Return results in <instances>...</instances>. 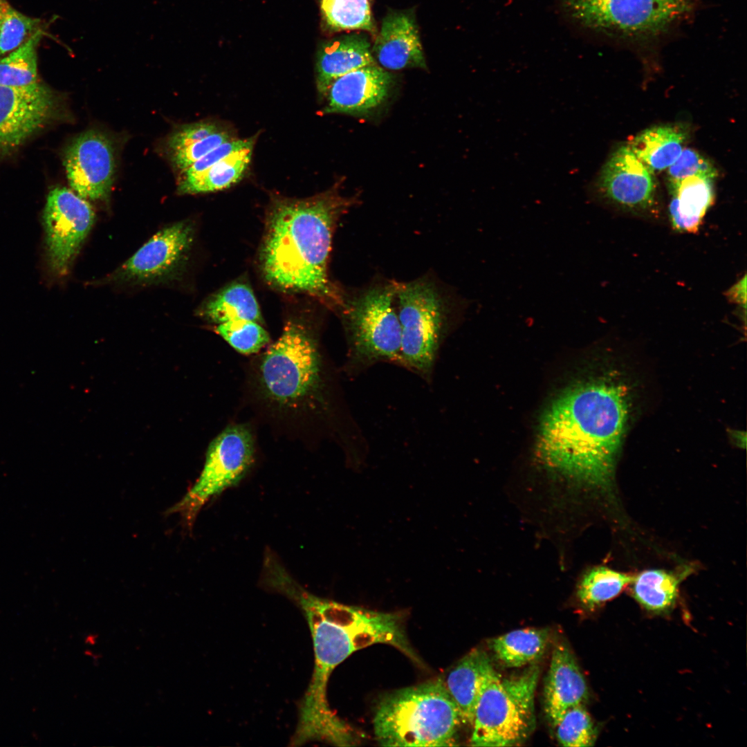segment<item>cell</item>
<instances>
[{"instance_id":"cell-15","label":"cell","mask_w":747,"mask_h":747,"mask_svg":"<svg viewBox=\"0 0 747 747\" xmlns=\"http://www.w3.org/2000/svg\"><path fill=\"white\" fill-rule=\"evenodd\" d=\"M595 194L625 211L647 213L654 205L656 187L652 174L628 146L616 150L595 183Z\"/></svg>"},{"instance_id":"cell-17","label":"cell","mask_w":747,"mask_h":747,"mask_svg":"<svg viewBox=\"0 0 747 747\" xmlns=\"http://www.w3.org/2000/svg\"><path fill=\"white\" fill-rule=\"evenodd\" d=\"M371 51L385 69L427 68L418 27L409 12H392L383 19Z\"/></svg>"},{"instance_id":"cell-18","label":"cell","mask_w":747,"mask_h":747,"mask_svg":"<svg viewBox=\"0 0 747 747\" xmlns=\"http://www.w3.org/2000/svg\"><path fill=\"white\" fill-rule=\"evenodd\" d=\"M544 710L554 726L569 708L584 705L588 686L572 652L564 643L554 647L544 690Z\"/></svg>"},{"instance_id":"cell-12","label":"cell","mask_w":747,"mask_h":747,"mask_svg":"<svg viewBox=\"0 0 747 747\" xmlns=\"http://www.w3.org/2000/svg\"><path fill=\"white\" fill-rule=\"evenodd\" d=\"M94 221L91 205L73 190L55 187L49 192L44 223L48 261L56 274L68 273Z\"/></svg>"},{"instance_id":"cell-35","label":"cell","mask_w":747,"mask_h":747,"mask_svg":"<svg viewBox=\"0 0 747 747\" xmlns=\"http://www.w3.org/2000/svg\"><path fill=\"white\" fill-rule=\"evenodd\" d=\"M254 144L255 139L253 138L248 139L233 138L229 141H227L221 144L219 147L214 148L208 154L193 163L187 169L183 171L181 178H188L194 177L201 174V172H203L214 164L216 163L219 160L237 151H241L248 147H253Z\"/></svg>"},{"instance_id":"cell-27","label":"cell","mask_w":747,"mask_h":747,"mask_svg":"<svg viewBox=\"0 0 747 747\" xmlns=\"http://www.w3.org/2000/svg\"><path fill=\"white\" fill-rule=\"evenodd\" d=\"M631 575L605 566H595L580 575L575 595L579 603L592 610L616 597L633 581Z\"/></svg>"},{"instance_id":"cell-30","label":"cell","mask_w":747,"mask_h":747,"mask_svg":"<svg viewBox=\"0 0 747 747\" xmlns=\"http://www.w3.org/2000/svg\"><path fill=\"white\" fill-rule=\"evenodd\" d=\"M560 745L586 747L594 744L597 729L584 705L568 709L554 725Z\"/></svg>"},{"instance_id":"cell-26","label":"cell","mask_w":747,"mask_h":747,"mask_svg":"<svg viewBox=\"0 0 747 747\" xmlns=\"http://www.w3.org/2000/svg\"><path fill=\"white\" fill-rule=\"evenodd\" d=\"M681 576L662 569H648L634 577L632 594L645 609L662 613L671 609L678 597Z\"/></svg>"},{"instance_id":"cell-36","label":"cell","mask_w":747,"mask_h":747,"mask_svg":"<svg viewBox=\"0 0 747 747\" xmlns=\"http://www.w3.org/2000/svg\"><path fill=\"white\" fill-rule=\"evenodd\" d=\"M215 123L199 122L186 124L175 131L167 141L169 154L182 149L219 130Z\"/></svg>"},{"instance_id":"cell-3","label":"cell","mask_w":747,"mask_h":747,"mask_svg":"<svg viewBox=\"0 0 747 747\" xmlns=\"http://www.w3.org/2000/svg\"><path fill=\"white\" fill-rule=\"evenodd\" d=\"M355 202L336 189L306 199H276L268 213L259 255L267 283L340 305L342 297L329 280V261L338 221Z\"/></svg>"},{"instance_id":"cell-32","label":"cell","mask_w":747,"mask_h":747,"mask_svg":"<svg viewBox=\"0 0 747 747\" xmlns=\"http://www.w3.org/2000/svg\"><path fill=\"white\" fill-rule=\"evenodd\" d=\"M215 331L234 349L242 354H254L270 342L268 331L261 324L248 320L215 325Z\"/></svg>"},{"instance_id":"cell-24","label":"cell","mask_w":747,"mask_h":747,"mask_svg":"<svg viewBox=\"0 0 747 747\" xmlns=\"http://www.w3.org/2000/svg\"><path fill=\"white\" fill-rule=\"evenodd\" d=\"M548 638L547 628L519 629L492 638L490 646L505 666L521 667L542 656Z\"/></svg>"},{"instance_id":"cell-13","label":"cell","mask_w":747,"mask_h":747,"mask_svg":"<svg viewBox=\"0 0 747 747\" xmlns=\"http://www.w3.org/2000/svg\"><path fill=\"white\" fill-rule=\"evenodd\" d=\"M55 93L37 82L25 86L0 85V156L11 154L57 115Z\"/></svg>"},{"instance_id":"cell-5","label":"cell","mask_w":747,"mask_h":747,"mask_svg":"<svg viewBox=\"0 0 747 747\" xmlns=\"http://www.w3.org/2000/svg\"><path fill=\"white\" fill-rule=\"evenodd\" d=\"M462 724L441 677L382 696L375 708V738L382 746H455Z\"/></svg>"},{"instance_id":"cell-8","label":"cell","mask_w":747,"mask_h":747,"mask_svg":"<svg viewBox=\"0 0 747 747\" xmlns=\"http://www.w3.org/2000/svg\"><path fill=\"white\" fill-rule=\"evenodd\" d=\"M397 282L378 284L342 298L349 365L365 368L382 361L400 364V325L395 308Z\"/></svg>"},{"instance_id":"cell-23","label":"cell","mask_w":747,"mask_h":747,"mask_svg":"<svg viewBox=\"0 0 747 747\" xmlns=\"http://www.w3.org/2000/svg\"><path fill=\"white\" fill-rule=\"evenodd\" d=\"M683 133L670 126L646 129L627 145L653 174L671 166L683 150Z\"/></svg>"},{"instance_id":"cell-2","label":"cell","mask_w":747,"mask_h":747,"mask_svg":"<svg viewBox=\"0 0 747 747\" xmlns=\"http://www.w3.org/2000/svg\"><path fill=\"white\" fill-rule=\"evenodd\" d=\"M631 389L619 373L582 381L550 405L540 425L537 457L562 485L565 501L609 490L631 412Z\"/></svg>"},{"instance_id":"cell-9","label":"cell","mask_w":747,"mask_h":747,"mask_svg":"<svg viewBox=\"0 0 747 747\" xmlns=\"http://www.w3.org/2000/svg\"><path fill=\"white\" fill-rule=\"evenodd\" d=\"M396 300L400 325V365L430 377L447 325L448 304L427 277L398 283Z\"/></svg>"},{"instance_id":"cell-14","label":"cell","mask_w":747,"mask_h":747,"mask_svg":"<svg viewBox=\"0 0 747 747\" xmlns=\"http://www.w3.org/2000/svg\"><path fill=\"white\" fill-rule=\"evenodd\" d=\"M64 165L72 190L87 200H104L115 174L114 149L110 139L96 130L79 135L66 149Z\"/></svg>"},{"instance_id":"cell-19","label":"cell","mask_w":747,"mask_h":747,"mask_svg":"<svg viewBox=\"0 0 747 747\" xmlns=\"http://www.w3.org/2000/svg\"><path fill=\"white\" fill-rule=\"evenodd\" d=\"M495 671L487 654L474 648L442 678L447 692L457 707L462 724L472 726L481 690Z\"/></svg>"},{"instance_id":"cell-10","label":"cell","mask_w":747,"mask_h":747,"mask_svg":"<svg viewBox=\"0 0 747 747\" xmlns=\"http://www.w3.org/2000/svg\"><path fill=\"white\" fill-rule=\"evenodd\" d=\"M255 452V438L248 426L226 427L210 443L198 479L170 513H179L191 526L206 503L246 476L254 463Z\"/></svg>"},{"instance_id":"cell-28","label":"cell","mask_w":747,"mask_h":747,"mask_svg":"<svg viewBox=\"0 0 747 747\" xmlns=\"http://www.w3.org/2000/svg\"><path fill=\"white\" fill-rule=\"evenodd\" d=\"M42 35L39 28L21 46L0 59V85L25 86L38 82L37 48Z\"/></svg>"},{"instance_id":"cell-34","label":"cell","mask_w":747,"mask_h":747,"mask_svg":"<svg viewBox=\"0 0 747 747\" xmlns=\"http://www.w3.org/2000/svg\"><path fill=\"white\" fill-rule=\"evenodd\" d=\"M232 139L229 133L220 129L208 137L169 155L174 165L183 172L214 148Z\"/></svg>"},{"instance_id":"cell-20","label":"cell","mask_w":747,"mask_h":747,"mask_svg":"<svg viewBox=\"0 0 747 747\" xmlns=\"http://www.w3.org/2000/svg\"><path fill=\"white\" fill-rule=\"evenodd\" d=\"M376 64L370 42L364 34L343 35L323 45L316 63V84L319 94L325 97L338 77L365 66Z\"/></svg>"},{"instance_id":"cell-1","label":"cell","mask_w":747,"mask_h":747,"mask_svg":"<svg viewBox=\"0 0 747 747\" xmlns=\"http://www.w3.org/2000/svg\"><path fill=\"white\" fill-rule=\"evenodd\" d=\"M260 583L298 607L313 641V671L299 703L297 723L290 746L315 741L338 746L355 745L358 739L354 730L329 706V678L351 654L378 643L393 646L414 663L423 665L407 638L405 614L346 605L314 595L299 584L277 558L265 562Z\"/></svg>"},{"instance_id":"cell-25","label":"cell","mask_w":747,"mask_h":747,"mask_svg":"<svg viewBox=\"0 0 747 747\" xmlns=\"http://www.w3.org/2000/svg\"><path fill=\"white\" fill-rule=\"evenodd\" d=\"M252 149L250 147L237 151L194 177L181 178L178 193L195 194L230 187L243 177L250 162Z\"/></svg>"},{"instance_id":"cell-33","label":"cell","mask_w":747,"mask_h":747,"mask_svg":"<svg viewBox=\"0 0 747 747\" xmlns=\"http://www.w3.org/2000/svg\"><path fill=\"white\" fill-rule=\"evenodd\" d=\"M670 185L688 177L703 176L714 179L717 176L714 166L705 157L692 149H684L679 158L668 168Z\"/></svg>"},{"instance_id":"cell-6","label":"cell","mask_w":747,"mask_h":747,"mask_svg":"<svg viewBox=\"0 0 747 747\" xmlns=\"http://www.w3.org/2000/svg\"><path fill=\"white\" fill-rule=\"evenodd\" d=\"M700 0H564L582 26L631 44L657 41L690 17Z\"/></svg>"},{"instance_id":"cell-31","label":"cell","mask_w":747,"mask_h":747,"mask_svg":"<svg viewBox=\"0 0 747 747\" xmlns=\"http://www.w3.org/2000/svg\"><path fill=\"white\" fill-rule=\"evenodd\" d=\"M40 20L26 16L13 8L6 0H0V56L24 43L39 29Z\"/></svg>"},{"instance_id":"cell-11","label":"cell","mask_w":747,"mask_h":747,"mask_svg":"<svg viewBox=\"0 0 747 747\" xmlns=\"http://www.w3.org/2000/svg\"><path fill=\"white\" fill-rule=\"evenodd\" d=\"M193 239L191 222L174 223L154 234L111 274L109 282L150 284L176 278L185 266Z\"/></svg>"},{"instance_id":"cell-29","label":"cell","mask_w":747,"mask_h":747,"mask_svg":"<svg viewBox=\"0 0 747 747\" xmlns=\"http://www.w3.org/2000/svg\"><path fill=\"white\" fill-rule=\"evenodd\" d=\"M320 8L324 21L332 30L374 32L369 0H320Z\"/></svg>"},{"instance_id":"cell-21","label":"cell","mask_w":747,"mask_h":747,"mask_svg":"<svg viewBox=\"0 0 747 747\" xmlns=\"http://www.w3.org/2000/svg\"><path fill=\"white\" fill-rule=\"evenodd\" d=\"M713 179L703 176L688 177L670 185L669 205L673 228L681 232H695L713 201Z\"/></svg>"},{"instance_id":"cell-4","label":"cell","mask_w":747,"mask_h":747,"mask_svg":"<svg viewBox=\"0 0 747 747\" xmlns=\"http://www.w3.org/2000/svg\"><path fill=\"white\" fill-rule=\"evenodd\" d=\"M252 394L273 422L304 436L330 411L318 337L307 322L287 320L279 338L255 359Z\"/></svg>"},{"instance_id":"cell-16","label":"cell","mask_w":747,"mask_h":747,"mask_svg":"<svg viewBox=\"0 0 747 747\" xmlns=\"http://www.w3.org/2000/svg\"><path fill=\"white\" fill-rule=\"evenodd\" d=\"M392 83V75L377 64L350 71L329 86L324 112L365 116L385 101Z\"/></svg>"},{"instance_id":"cell-37","label":"cell","mask_w":747,"mask_h":747,"mask_svg":"<svg viewBox=\"0 0 747 747\" xmlns=\"http://www.w3.org/2000/svg\"><path fill=\"white\" fill-rule=\"evenodd\" d=\"M728 299L731 302L744 306L746 308V277L739 280L732 286L726 293Z\"/></svg>"},{"instance_id":"cell-22","label":"cell","mask_w":747,"mask_h":747,"mask_svg":"<svg viewBox=\"0 0 747 747\" xmlns=\"http://www.w3.org/2000/svg\"><path fill=\"white\" fill-rule=\"evenodd\" d=\"M199 313L215 325L240 320L263 323L252 289L241 282L231 283L211 295L201 305Z\"/></svg>"},{"instance_id":"cell-7","label":"cell","mask_w":747,"mask_h":747,"mask_svg":"<svg viewBox=\"0 0 747 747\" xmlns=\"http://www.w3.org/2000/svg\"><path fill=\"white\" fill-rule=\"evenodd\" d=\"M539 675V667L532 665L509 678H501L496 671L490 676L475 708L471 746H512L530 736L535 726Z\"/></svg>"}]
</instances>
